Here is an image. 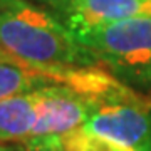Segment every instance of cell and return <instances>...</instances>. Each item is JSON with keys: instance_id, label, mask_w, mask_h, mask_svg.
Returning a JSON list of instances; mask_svg holds the SVG:
<instances>
[{"instance_id": "6da1fadb", "label": "cell", "mask_w": 151, "mask_h": 151, "mask_svg": "<svg viewBox=\"0 0 151 151\" xmlns=\"http://www.w3.org/2000/svg\"><path fill=\"white\" fill-rule=\"evenodd\" d=\"M0 52L37 67L96 64L59 19L24 0L0 4Z\"/></svg>"}, {"instance_id": "7a4b0ae2", "label": "cell", "mask_w": 151, "mask_h": 151, "mask_svg": "<svg viewBox=\"0 0 151 151\" xmlns=\"http://www.w3.org/2000/svg\"><path fill=\"white\" fill-rule=\"evenodd\" d=\"M76 40L121 82L151 86V15L106 24Z\"/></svg>"}, {"instance_id": "3957f363", "label": "cell", "mask_w": 151, "mask_h": 151, "mask_svg": "<svg viewBox=\"0 0 151 151\" xmlns=\"http://www.w3.org/2000/svg\"><path fill=\"white\" fill-rule=\"evenodd\" d=\"M82 128L113 145L151 151V96L133 91L114 101L92 104Z\"/></svg>"}, {"instance_id": "277c9868", "label": "cell", "mask_w": 151, "mask_h": 151, "mask_svg": "<svg viewBox=\"0 0 151 151\" xmlns=\"http://www.w3.org/2000/svg\"><path fill=\"white\" fill-rule=\"evenodd\" d=\"M35 94L37 119L32 136H60L84 126L91 114V101L62 84L39 87Z\"/></svg>"}, {"instance_id": "5b68a950", "label": "cell", "mask_w": 151, "mask_h": 151, "mask_svg": "<svg viewBox=\"0 0 151 151\" xmlns=\"http://www.w3.org/2000/svg\"><path fill=\"white\" fill-rule=\"evenodd\" d=\"M55 9L60 22L77 39L106 24L151 15V0H62Z\"/></svg>"}, {"instance_id": "8992f818", "label": "cell", "mask_w": 151, "mask_h": 151, "mask_svg": "<svg viewBox=\"0 0 151 151\" xmlns=\"http://www.w3.org/2000/svg\"><path fill=\"white\" fill-rule=\"evenodd\" d=\"M37 119V94L35 91L7 97L0 101V141L15 143L32 138Z\"/></svg>"}, {"instance_id": "52a82bcc", "label": "cell", "mask_w": 151, "mask_h": 151, "mask_svg": "<svg viewBox=\"0 0 151 151\" xmlns=\"http://www.w3.org/2000/svg\"><path fill=\"white\" fill-rule=\"evenodd\" d=\"M55 84L52 67H37L0 52V101Z\"/></svg>"}, {"instance_id": "ba28073f", "label": "cell", "mask_w": 151, "mask_h": 151, "mask_svg": "<svg viewBox=\"0 0 151 151\" xmlns=\"http://www.w3.org/2000/svg\"><path fill=\"white\" fill-rule=\"evenodd\" d=\"M59 141L64 151H113L114 148L113 143L87 133L82 126L60 134Z\"/></svg>"}, {"instance_id": "9c48e42d", "label": "cell", "mask_w": 151, "mask_h": 151, "mask_svg": "<svg viewBox=\"0 0 151 151\" xmlns=\"http://www.w3.org/2000/svg\"><path fill=\"white\" fill-rule=\"evenodd\" d=\"M24 151H64L60 146L59 136H32L27 141H24Z\"/></svg>"}, {"instance_id": "30bf717a", "label": "cell", "mask_w": 151, "mask_h": 151, "mask_svg": "<svg viewBox=\"0 0 151 151\" xmlns=\"http://www.w3.org/2000/svg\"><path fill=\"white\" fill-rule=\"evenodd\" d=\"M42 2H45V4H49L50 7H54V9H55V7L59 5L60 2H62V0H42Z\"/></svg>"}, {"instance_id": "8fae6325", "label": "cell", "mask_w": 151, "mask_h": 151, "mask_svg": "<svg viewBox=\"0 0 151 151\" xmlns=\"http://www.w3.org/2000/svg\"><path fill=\"white\" fill-rule=\"evenodd\" d=\"M0 151H15L12 146H9V145H5V143H2L0 141Z\"/></svg>"}, {"instance_id": "7c38bea8", "label": "cell", "mask_w": 151, "mask_h": 151, "mask_svg": "<svg viewBox=\"0 0 151 151\" xmlns=\"http://www.w3.org/2000/svg\"><path fill=\"white\" fill-rule=\"evenodd\" d=\"M113 151H133V150H129V148H123V146H118V145H114Z\"/></svg>"}, {"instance_id": "4fadbf2b", "label": "cell", "mask_w": 151, "mask_h": 151, "mask_svg": "<svg viewBox=\"0 0 151 151\" xmlns=\"http://www.w3.org/2000/svg\"><path fill=\"white\" fill-rule=\"evenodd\" d=\"M2 2H5V0H0V4H2Z\"/></svg>"}]
</instances>
